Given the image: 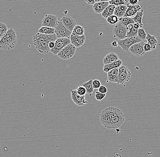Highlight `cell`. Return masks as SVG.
Returning <instances> with one entry per match:
<instances>
[{
    "mask_svg": "<svg viewBox=\"0 0 160 157\" xmlns=\"http://www.w3.org/2000/svg\"><path fill=\"white\" fill-rule=\"evenodd\" d=\"M17 41L16 32L13 28H10L5 36L1 39L0 41V49L10 50L15 47Z\"/></svg>",
    "mask_w": 160,
    "mask_h": 157,
    "instance_id": "1",
    "label": "cell"
},
{
    "mask_svg": "<svg viewBox=\"0 0 160 157\" xmlns=\"http://www.w3.org/2000/svg\"><path fill=\"white\" fill-rule=\"evenodd\" d=\"M123 114L120 109L113 107H110L105 109L100 115V120L101 123L106 128L111 119L121 114Z\"/></svg>",
    "mask_w": 160,
    "mask_h": 157,
    "instance_id": "2",
    "label": "cell"
},
{
    "mask_svg": "<svg viewBox=\"0 0 160 157\" xmlns=\"http://www.w3.org/2000/svg\"><path fill=\"white\" fill-rule=\"evenodd\" d=\"M55 29V34L58 39H70L72 35V32L66 28V26L63 24L61 18H58V23Z\"/></svg>",
    "mask_w": 160,
    "mask_h": 157,
    "instance_id": "3",
    "label": "cell"
},
{
    "mask_svg": "<svg viewBox=\"0 0 160 157\" xmlns=\"http://www.w3.org/2000/svg\"><path fill=\"white\" fill-rule=\"evenodd\" d=\"M128 30V27H126L122 23L119 21L113 28L112 34L114 37L117 38L120 40H123L127 38L126 34Z\"/></svg>",
    "mask_w": 160,
    "mask_h": 157,
    "instance_id": "4",
    "label": "cell"
},
{
    "mask_svg": "<svg viewBox=\"0 0 160 157\" xmlns=\"http://www.w3.org/2000/svg\"><path fill=\"white\" fill-rule=\"evenodd\" d=\"M76 49V47L71 43L64 47L57 55L61 59L67 60L75 55Z\"/></svg>",
    "mask_w": 160,
    "mask_h": 157,
    "instance_id": "5",
    "label": "cell"
},
{
    "mask_svg": "<svg viewBox=\"0 0 160 157\" xmlns=\"http://www.w3.org/2000/svg\"><path fill=\"white\" fill-rule=\"evenodd\" d=\"M118 45L125 51H129L130 47L138 43L142 42V40L140 39L138 36L135 37L126 38L123 40H119L117 41Z\"/></svg>",
    "mask_w": 160,
    "mask_h": 157,
    "instance_id": "6",
    "label": "cell"
},
{
    "mask_svg": "<svg viewBox=\"0 0 160 157\" xmlns=\"http://www.w3.org/2000/svg\"><path fill=\"white\" fill-rule=\"evenodd\" d=\"M132 75L129 69L126 66L122 65L119 68L118 77L117 84H123L129 81Z\"/></svg>",
    "mask_w": 160,
    "mask_h": 157,
    "instance_id": "7",
    "label": "cell"
},
{
    "mask_svg": "<svg viewBox=\"0 0 160 157\" xmlns=\"http://www.w3.org/2000/svg\"><path fill=\"white\" fill-rule=\"evenodd\" d=\"M71 43L69 38H59L55 42V46L51 49L50 52L54 55H57L64 47Z\"/></svg>",
    "mask_w": 160,
    "mask_h": 157,
    "instance_id": "8",
    "label": "cell"
},
{
    "mask_svg": "<svg viewBox=\"0 0 160 157\" xmlns=\"http://www.w3.org/2000/svg\"><path fill=\"white\" fill-rule=\"evenodd\" d=\"M125 115L123 114L117 116L113 117L106 127L108 129H117L124 122Z\"/></svg>",
    "mask_w": 160,
    "mask_h": 157,
    "instance_id": "9",
    "label": "cell"
},
{
    "mask_svg": "<svg viewBox=\"0 0 160 157\" xmlns=\"http://www.w3.org/2000/svg\"><path fill=\"white\" fill-rule=\"evenodd\" d=\"M58 17L51 14L46 15L42 21V26L55 28L58 23Z\"/></svg>",
    "mask_w": 160,
    "mask_h": 157,
    "instance_id": "10",
    "label": "cell"
},
{
    "mask_svg": "<svg viewBox=\"0 0 160 157\" xmlns=\"http://www.w3.org/2000/svg\"><path fill=\"white\" fill-rule=\"evenodd\" d=\"M145 43L143 42H140L135 44L132 45L129 49L130 51L133 55L137 57H140L145 54L146 52L144 51V45Z\"/></svg>",
    "mask_w": 160,
    "mask_h": 157,
    "instance_id": "11",
    "label": "cell"
},
{
    "mask_svg": "<svg viewBox=\"0 0 160 157\" xmlns=\"http://www.w3.org/2000/svg\"><path fill=\"white\" fill-rule=\"evenodd\" d=\"M127 9L123 17H131L136 16L137 13L140 10H141L142 6H140L139 4L136 5H131L128 3V1H125Z\"/></svg>",
    "mask_w": 160,
    "mask_h": 157,
    "instance_id": "12",
    "label": "cell"
},
{
    "mask_svg": "<svg viewBox=\"0 0 160 157\" xmlns=\"http://www.w3.org/2000/svg\"><path fill=\"white\" fill-rule=\"evenodd\" d=\"M71 98L74 103L78 106H83L87 104L88 101L85 99V96L80 95L77 93L76 90H71Z\"/></svg>",
    "mask_w": 160,
    "mask_h": 157,
    "instance_id": "13",
    "label": "cell"
},
{
    "mask_svg": "<svg viewBox=\"0 0 160 157\" xmlns=\"http://www.w3.org/2000/svg\"><path fill=\"white\" fill-rule=\"evenodd\" d=\"M71 44L76 48L81 47L85 43L86 38L85 35L82 36H76L72 34L70 38Z\"/></svg>",
    "mask_w": 160,
    "mask_h": 157,
    "instance_id": "14",
    "label": "cell"
},
{
    "mask_svg": "<svg viewBox=\"0 0 160 157\" xmlns=\"http://www.w3.org/2000/svg\"><path fill=\"white\" fill-rule=\"evenodd\" d=\"M47 38V35L38 33L33 36V44L37 50L43 43Z\"/></svg>",
    "mask_w": 160,
    "mask_h": 157,
    "instance_id": "15",
    "label": "cell"
},
{
    "mask_svg": "<svg viewBox=\"0 0 160 157\" xmlns=\"http://www.w3.org/2000/svg\"><path fill=\"white\" fill-rule=\"evenodd\" d=\"M61 21L66 28L72 32L76 24V22L73 17L70 16H64L61 18Z\"/></svg>",
    "mask_w": 160,
    "mask_h": 157,
    "instance_id": "16",
    "label": "cell"
},
{
    "mask_svg": "<svg viewBox=\"0 0 160 157\" xmlns=\"http://www.w3.org/2000/svg\"><path fill=\"white\" fill-rule=\"evenodd\" d=\"M109 1L97 2L93 5V9L96 13L102 14L104 10L109 5Z\"/></svg>",
    "mask_w": 160,
    "mask_h": 157,
    "instance_id": "17",
    "label": "cell"
},
{
    "mask_svg": "<svg viewBox=\"0 0 160 157\" xmlns=\"http://www.w3.org/2000/svg\"><path fill=\"white\" fill-rule=\"evenodd\" d=\"M123 61L121 59H119L116 62H113L109 64L104 65L103 68L104 72L108 73L111 70H113L116 68H119L123 65Z\"/></svg>",
    "mask_w": 160,
    "mask_h": 157,
    "instance_id": "18",
    "label": "cell"
},
{
    "mask_svg": "<svg viewBox=\"0 0 160 157\" xmlns=\"http://www.w3.org/2000/svg\"><path fill=\"white\" fill-rule=\"evenodd\" d=\"M119 59V57L117 53H115L111 52L107 54L103 59L104 65L109 64L113 62L117 61Z\"/></svg>",
    "mask_w": 160,
    "mask_h": 157,
    "instance_id": "19",
    "label": "cell"
},
{
    "mask_svg": "<svg viewBox=\"0 0 160 157\" xmlns=\"http://www.w3.org/2000/svg\"><path fill=\"white\" fill-rule=\"evenodd\" d=\"M118 73L119 68L111 70L108 73V80L111 82L117 83Z\"/></svg>",
    "mask_w": 160,
    "mask_h": 157,
    "instance_id": "20",
    "label": "cell"
},
{
    "mask_svg": "<svg viewBox=\"0 0 160 157\" xmlns=\"http://www.w3.org/2000/svg\"><path fill=\"white\" fill-rule=\"evenodd\" d=\"M127 9L126 5H121V6L116 7L114 11V15L119 18L123 17Z\"/></svg>",
    "mask_w": 160,
    "mask_h": 157,
    "instance_id": "21",
    "label": "cell"
},
{
    "mask_svg": "<svg viewBox=\"0 0 160 157\" xmlns=\"http://www.w3.org/2000/svg\"><path fill=\"white\" fill-rule=\"evenodd\" d=\"M116 6L113 5L109 4L105 9L104 10L102 13L101 14L102 16L105 19H107L108 17L114 15Z\"/></svg>",
    "mask_w": 160,
    "mask_h": 157,
    "instance_id": "22",
    "label": "cell"
},
{
    "mask_svg": "<svg viewBox=\"0 0 160 157\" xmlns=\"http://www.w3.org/2000/svg\"><path fill=\"white\" fill-rule=\"evenodd\" d=\"M146 39L147 40V43L150 44L153 50H155L156 48L157 43H158V41L156 39V36L155 35L152 36L148 33L147 34V36Z\"/></svg>",
    "mask_w": 160,
    "mask_h": 157,
    "instance_id": "23",
    "label": "cell"
},
{
    "mask_svg": "<svg viewBox=\"0 0 160 157\" xmlns=\"http://www.w3.org/2000/svg\"><path fill=\"white\" fill-rule=\"evenodd\" d=\"M38 33L46 35H53L55 34V28L42 26L38 30Z\"/></svg>",
    "mask_w": 160,
    "mask_h": 157,
    "instance_id": "24",
    "label": "cell"
},
{
    "mask_svg": "<svg viewBox=\"0 0 160 157\" xmlns=\"http://www.w3.org/2000/svg\"><path fill=\"white\" fill-rule=\"evenodd\" d=\"M143 16V10H140L136 14V16L132 18L133 20L134 21L135 23H138L140 25L141 28H142L143 26V23H142V17Z\"/></svg>",
    "mask_w": 160,
    "mask_h": 157,
    "instance_id": "25",
    "label": "cell"
},
{
    "mask_svg": "<svg viewBox=\"0 0 160 157\" xmlns=\"http://www.w3.org/2000/svg\"><path fill=\"white\" fill-rule=\"evenodd\" d=\"M92 81H93V80L90 79L87 82H85L82 84V86L86 88L87 93L90 96H91L92 93L94 91V89L93 88V86H92Z\"/></svg>",
    "mask_w": 160,
    "mask_h": 157,
    "instance_id": "26",
    "label": "cell"
},
{
    "mask_svg": "<svg viewBox=\"0 0 160 157\" xmlns=\"http://www.w3.org/2000/svg\"><path fill=\"white\" fill-rule=\"evenodd\" d=\"M84 28L80 25H76L72 31V34L75 36H82L84 35Z\"/></svg>",
    "mask_w": 160,
    "mask_h": 157,
    "instance_id": "27",
    "label": "cell"
},
{
    "mask_svg": "<svg viewBox=\"0 0 160 157\" xmlns=\"http://www.w3.org/2000/svg\"><path fill=\"white\" fill-rule=\"evenodd\" d=\"M128 27L129 31L126 34L127 38L135 37L138 36V30L134 29L132 24H130Z\"/></svg>",
    "mask_w": 160,
    "mask_h": 157,
    "instance_id": "28",
    "label": "cell"
},
{
    "mask_svg": "<svg viewBox=\"0 0 160 157\" xmlns=\"http://www.w3.org/2000/svg\"><path fill=\"white\" fill-rule=\"evenodd\" d=\"M119 22L122 23L123 24L127 27L130 24H133L135 23L132 18H131V17H123L122 18H119Z\"/></svg>",
    "mask_w": 160,
    "mask_h": 157,
    "instance_id": "29",
    "label": "cell"
},
{
    "mask_svg": "<svg viewBox=\"0 0 160 157\" xmlns=\"http://www.w3.org/2000/svg\"><path fill=\"white\" fill-rule=\"evenodd\" d=\"M7 26L3 23L0 22V38H2L7 32Z\"/></svg>",
    "mask_w": 160,
    "mask_h": 157,
    "instance_id": "30",
    "label": "cell"
},
{
    "mask_svg": "<svg viewBox=\"0 0 160 157\" xmlns=\"http://www.w3.org/2000/svg\"><path fill=\"white\" fill-rule=\"evenodd\" d=\"M147 36V34L145 32L144 29L140 28L138 30V37L141 40H145Z\"/></svg>",
    "mask_w": 160,
    "mask_h": 157,
    "instance_id": "31",
    "label": "cell"
},
{
    "mask_svg": "<svg viewBox=\"0 0 160 157\" xmlns=\"http://www.w3.org/2000/svg\"><path fill=\"white\" fill-rule=\"evenodd\" d=\"M106 21L108 23L111 24H117L119 22V18L116 16L113 15L111 16H109L106 19Z\"/></svg>",
    "mask_w": 160,
    "mask_h": 157,
    "instance_id": "32",
    "label": "cell"
},
{
    "mask_svg": "<svg viewBox=\"0 0 160 157\" xmlns=\"http://www.w3.org/2000/svg\"><path fill=\"white\" fill-rule=\"evenodd\" d=\"M109 3L111 5H114L116 7L121 6V5H126L125 1L123 0H111L109 1Z\"/></svg>",
    "mask_w": 160,
    "mask_h": 157,
    "instance_id": "33",
    "label": "cell"
},
{
    "mask_svg": "<svg viewBox=\"0 0 160 157\" xmlns=\"http://www.w3.org/2000/svg\"><path fill=\"white\" fill-rule=\"evenodd\" d=\"M76 92L78 94L81 96H84L87 93V91H86V88L84 87H83L82 85L79 86L77 87V89H76Z\"/></svg>",
    "mask_w": 160,
    "mask_h": 157,
    "instance_id": "34",
    "label": "cell"
},
{
    "mask_svg": "<svg viewBox=\"0 0 160 157\" xmlns=\"http://www.w3.org/2000/svg\"><path fill=\"white\" fill-rule=\"evenodd\" d=\"M106 96V94H102L100 93V92L97 91L96 92L95 94V97L97 101H101Z\"/></svg>",
    "mask_w": 160,
    "mask_h": 157,
    "instance_id": "35",
    "label": "cell"
},
{
    "mask_svg": "<svg viewBox=\"0 0 160 157\" xmlns=\"http://www.w3.org/2000/svg\"><path fill=\"white\" fill-rule=\"evenodd\" d=\"M92 86L94 89H98L101 86V81L99 80H93Z\"/></svg>",
    "mask_w": 160,
    "mask_h": 157,
    "instance_id": "36",
    "label": "cell"
},
{
    "mask_svg": "<svg viewBox=\"0 0 160 157\" xmlns=\"http://www.w3.org/2000/svg\"><path fill=\"white\" fill-rule=\"evenodd\" d=\"M144 51L145 52H148L151 51L153 50V49L152 48V47H151V45L150 44L147 43H145V44L144 45Z\"/></svg>",
    "mask_w": 160,
    "mask_h": 157,
    "instance_id": "37",
    "label": "cell"
},
{
    "mask_svg": "<svg viewBox=\"0 0 160 157\" xmlns=\"http://www.w3.org/2000/svg\"><path fill=\"white\" fill-rule=\"evenodd\" d=\"M98 89V92L102 94H106L108 91L107 87L103 85H101V86Z\"/></svg>",
    "mask_w": 160,
    "mask_h": 157,
    "instance_id": "38",
    "label": "cell"
},
{
    "mask_svg": "<svg viewBox=\"0 0 160 157\" xmlns=\"http://www.w3.org/2000/svg\"><path fill=\"white\" fill-rule=\"evenodd\" d=\"M128 3L131 5H136L138 4L139 2L138 0H129L128 1Z\"/></svg>",
    "mask_w": 160,
    "mask_h": 157,
    "instance_id": "39",
    "label": "cell"
},
{
    "mask_svg": "<svg viewBox=\"0 0 160 157\" xmlns=\"http://www.w3.org/2000/svg\"><path fill=\"white\" fill-rule=\"evenodd\" d=\"M86 1L88 5H94L96 3V2L95 0H93V1H87V0H86V1Z\"/></svg>",
    "mask_w": 160,
    "mask_h": 157,
    "instance_id": "40",
    "label": "cell"
},
{
    "mask_svg": "<svg viewBox=\"0 0 160 157\" xmlns=\"http://www.w3.org/2000/svg\"><path fill=\"white\" fill-rule=\"evenodd\" d=\"M111 45L114 47H117L118 46V42L117 41H113V42H111Z\"/></svg>",
    "mask_w": 160,
    "mask_h": 157,
    "instance_id": "41",
    "label": "cell"
},
{
    "mask_svg": "<svg viewBox=\"0 0 160 157\" xmlns=\"http://www.w3.org/2000/svg\"><path fill=\"white\" fill-rule=\"evenodd\" d=\"M133 26L134 27V29L136 30H138L139 28H141L140 25L138 23H134V24H133Z\"/></svg>",
    "mask_w": 160,
    "mask_h": 157,
    "instance_id": "42",
    "label": "cell"
},
{
    "mask_svg": "<svg viewBox=\"0 0 160 157\" xmlns=\"http://www.w3.org/2000/svg\"><path fill=\"white\" fill-rule=\"evenodd\" d=\"M54 46H55V42H51L49 43V47L51 50V49H53V48H54Z\"/></svg>",
    "mask_w": 160,
    "mask_h": 157,
    "instance_id": "43",
    "label": "cell"
},
{
    "mask_svg": "<svg viewBox=\"0 0 160 157\" xmlns=\"http://www.w3.org/2000/svg\"><path fill=\"white\" fill-rule=\"evenodd\" d=\"M1 39L0 38V41H1Z\"/></svg>",
    "mask_w": 160,
    "mask_h": 157,
    "instance_id": "44",
    "label": "cell"
}]
</instances>
